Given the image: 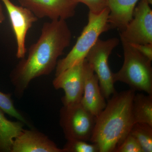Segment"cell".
<instances>
[{
	"label": "cell",
	"instance_id": "1",
	"mask_svg": "<svg viewBox=\"0 0 152 152\" xmlns=\"http://www.w3.org/2000/svg\"><path fill=\"white\" fill-rule=\"evenodd\" d=\"M72 34L66 20L44 24L39 37L30 46L27 58L23 59L11 75L17 92L21 94L33 79L49 75L58 59L70 45Z\"/></svg>",
	"mask_w": 152,
	"mask_h": 152
},
{
	"label": "cell",
	"instance_id": "2",
	"mask_svg": "<svg viewBox=\"0 0 152 152\" xmlns=\"http://www.w3.org/2000/svg\"><path fill=\"white\" fill-rule=\"evenodd\" d=\"M135 94L131 89L115 93L96 118L90 141L97 145L99 152H114L129 133L134 124L132 104Z\"/></svg>",
	"mask_w": 152,
	"mask_h": 152
},
{
	"label": "cell",
	"instance_id": "3",
	"mask_svg": "<svg viewBox=\"0 0 152 152\" xmlns=\"http://www.w3.org/2000/svg\"><path fill=\"white\" fill-rule=\"evenodd\" d=\"M124 61L121 68L113 73L115 83L121 82L129 86L131 89L152 94L151 61L130 44L121 42Z\"/></svg>",
	"mask_w": 152,
	"mask_h": 152
},
{
	"label": "cell",
	"instance_id": "4",
	"mask_svg": "<svg viewBox=\"0 0 152 152\" xmlns=\"http://www.w3.org/2000/svg\"><path fill=\"white\" fill-rule=\"evenodd\" d=\"M109 13L108 7L98 13L89 11L88 24L84 28L75 45L65 58L58 61L56 76L83 61L100 36L110 29L108 23Z\"/></svg>",
	"mask_w": 152,
	"mask_h": 152
},
{
	"label": "cell",
	"instance_id": "5",
	"mask_svg": "<svg viewBox=\"0 0 152 152\" xmlns=\"http://www.w3.org/2000/svg\"><path fill=\"white\" fill-rule=\"evenodd\" d=\"M120 40L117 38L102 40L99 39L90 50L86 59L97 76L103 95L108 99L116 92L114 87L113 73L108 64L109 57L113 50L118 45Z\"/></svg>",
	"mask_w": 152,
	"mask_h": 152
},
{
	"label": "cell",
	"instance_id": "6",
	"mask_svg": "<svg viewBox=\"0 0 152 152\" xmlns=\"http://www.w3.org/2000/svg\"><path fill=\"white\" fill-rule=\"evenodd\" d=\"M96 117L81 102L64 106L60 111V124L66 138L90 140L94 129Z\"/></svg>",
	"mask_w": 152,
	"mask_h": 152
},
{
	"label": "cell",
	"instance_id": "7",
	"mask_svg": "<svg viewBox=\"0 0 152 152\" xmlns=\"http://www.w3.org/2000/svg\"><path fill=\"white\" fill-rule=\"evenodd\" d=\"M152 0H140L136 6L132 19L120 32L121 42L130 44H152Z\"/></svg>",
	"mask_w": 152,
	"mask_h": 152
},
{
	"label": "cell",
	"instance_id": "8",
	"mask_svg": "<svg viewBox=\"0 0 152 152\" xmlns=\"http://www.w3.org/2000/svg\"><path fill=\"white\" fill-rule=\"evenodd\" d=\"M84 60L56 76L53 81L56 89L64 91L65 96L62 99L64 106L73 105L81 102L84 88Z\"/></svg>",
	"mask_w": 152,
	"mask_h": 152
},
{
	"label": "cell",
	"instance_id": "9",
	"mask_svg": "<svg viewBox=\"0 0 152 152\" xmlns=\"http://www.w3.org/2000/svg\"><path fill=\"white\" fill-rule=\"evenodd\" d=\"M8 13L13 31L17 42L16 56L24 58L27 52L26 37L33 24L38 18L29 9L23 6H17L11 0H1Z\"/></svg>",
	"mask_w": 152,
	"mask_h": 152
},
{
	"label": "cell",
	"instance_id": "10",
	"mask_svg": "<svg viewBox=\"0 0 152 152\" xmlns=\"http://www.w3.org/2000/svg\"><path fill=\"white\" fill-rule=\"evenodd\" d=\"M21 6L29 9L39 18L51 20H66L75 15L78 5L75 0H18Z\"/></svg>",
	"mask_w": 152,
	"mask_h": 152
},
{
	"label": "cell",
	"instance_id": "11",
	"mask_svg": "<svg viewBox=\"0 0 152 152\" xmlns=\"http://www.w3.org/2000/svg\"><path fill=\"white\" fill-rule=\"evenodd\" d=\"M84 65V88L81 103L96 117L106 106L105 98L101 90L99 79L86 59Z\"/></svg>",
	"mask_w": 152,
	"mask_h": 152
},
{
	"label": "cell",
	"instance_id": "12",
	"mask_svg": "<svg viewBox=\"0 0 152 152\" xmlns=\"http://www.w3.org/2000/svg\"><path fill=\"white\" fill-rule=\"evenodd\" d=\"M11 152H64L42 133L24 130L14 141Z\"/></svg>",
	"mask_w": 152,
	"mask_h": 152
},
{
	"label": "cell",
	"instance_id": "13",
	"mask_svg": "<svg viewBox=\"0 0 152 152\" xmlns=\"http://www.w3.org/2000/svg\"><path fill=\"white\" fill-rule=\"evenodd\" d=\"M105 1L110 10L108 23L111 28L122 31L132 19L134 10L139 0Z\"/></svg>",
	"mask_w": 152,
	"mask_h": 152
},
{
	"label": "cell",
	"instance_id": "14",
	"mask_svg": "<svg viewBox=\"0 0 152 152\" xmlns=\"http://www.w3.org/2000/svg\"><path fill=\"white\" fill-rule=\"evenodd\" d=\"M23 124L7 119L0 109V152H11L14 140L23 130Z\"/></svg>",
	"mask_w": 152,
	"mask_h": 152
},
{
	"label": "cell",
	"instance_id": "15",
	"mask_svg": "<svg viewBox=\"0 0 152 152\" xmlns=\"http://www.w3.org/2000/svg\"><path fill=\"white\" fill-rule=\"evenodd\" d=\"M134 123H145L152 126V94H135L132 104Z\"/></svg>",
	"mask_w": 152,
	"mask_h": 152
},
{
	"label": "cell",
	"instance_id": "16",
	"mask_svg": "<svg viewBox=\"0 0 152 152\" xmlns=\"http://www.w3.org/2000/svg\"><path fill=\"white\" fill-rule=\"evenodd\" d=\"M129 133L138 142L143 152H152V126L145 123H135Z\"/></svg>",
	"mask_w": 152,
	"mask_h": 152
},
{
	"label": "cell",
	"instance_id": "17",
	"mask_svg": "<svg viewBox=\"0 0 152 152\" xmlns=\"http://www.w3.org/2000/svg\"><path fill=\"white\" fill-rule=\"evenodd\" d=\"M0 109L20 121L28 125L24 117L15 108L10 94H4L0 91Z\"/></svg>",
	"mask_w": 152,
	"mask_h": 152
},
{
	"label": "cell",
	"instance_id": "18",
	"mask_svg": "<svg viewBox=\"0 0 152 152\" xmlns=\"http://www.w3.org/2000/svg\"><path fill=\"white\" fill-rule=\"evenodd\" d=\"M63 149L64 152H99L97 145L80 140H67Z\"/></svg>",
	"mask_w": 152,
	"mask_h": 152
},
{
	"label": "cell",
	"instance_id": "19",
	"mask_svg": "<svg viewBox=\"0 0 152 152\" xmlns=\"http://www.w3.org/2000/svg\"><path fill=\"white\" fill-rule=\"evenodd\" d=\"M114 152H143L137 141L130 133Z\"/></svg>",
	"mask_w": 152,
	"mask_h": 152
},
{
	"label": "cell",
	"instance_id": "20",
	"mask_svg": "<svg viewBox=\"0 0 152 152\" xmlns=\"http://www.w3.org/2000/svg\"><path fill=\"white\" fill-rule=\"evenodd\" d=\"M78 3L84 4L89 11L95 13L100 12L107 7L105 0H75Z\"/></svg>",
	"mask_w": 152,
	"mask_h": 152
},
{
	"label": "cell",
	"instance_id": "21",
	"mask_svg": "<svg viewBox=\"0 0 152 152\" xmlns=\"http://www.w3.org/2000/svg\"><path fill=\"white\" fill-rule=\"evenodd\" d=\"M140 53L149 59L152 60V44H130Z\"/></svg>",
	"mask_w": 152,
	"mask_h": 152
},
{
	"label": "cell",
	"instance_id": "22",
	"mask_svg": "<svg viewBox=\"0 0 152 152\" xmlns=\"http://www.w3.org/2000/svg\"><path fill=\"white\" fill-rule=\"evenodd\" d=\"M5 19L4 12H3L2 6L0 3V25L4 21Z\"/></svg>",
	"mask_w": 152,
	"mask_h": 152
}]
</instances>
